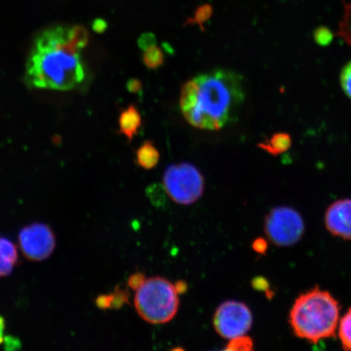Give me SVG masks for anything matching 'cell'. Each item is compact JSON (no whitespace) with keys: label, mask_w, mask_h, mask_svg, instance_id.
Here are the masks:
<instances>
[{"label":"cell","mask_w":351,"mask_h":351,"mask_svg":"<svg viewBox=\"0 0 351 351\" xmlns=\"http://www.w3.org/2000/svg\"><path fill=\"white\" fill-rule=\"evenodd\" d=\"M88 42L89 32L82 25L43 29L35 37L26 61V85L34 89H75L86 78L81 52Z\"/></svg>","instance_id":"obj_1"},{"label":"cell","mask_w":351,"mask_h":351,"mask_svg":"<svg viewBox=\"0 0 351 351\" xmlns=\"http://www.w3.org/2000/svg\"><path fill=\"white\" fill-rule=\"evenodd\" d=\"M245 97L243 77L230 70L217 69L183 85L180 108L195 128L219 130L236 120Z\"/></svg>","instance_id":"obj_2"},{"label":"cell","mask_w":351,"mask_h":351,"mask_svg":"<svg viewBox=\"0 0 351 351\" xmlns=\"http://www.w3.org/2000/svg\"><path fill=\"white\" fill-rule=\"evenodd\" d=\"M295 335L317 343L335 335L340 320V305L330 293L318 287L297 298L289 313Z\"/></svg>","instance_id":"obj_3"},{"label":"cell","mask_w":351,"mask_h":351,"mask_svg":"<svg viewBox=\"0 0 351 351\" xmlns=\"http://www.w3.org/2000/svg\"><path fill=\"white\" fill-rule=\"evenodd\" d=\"M134 306L145 322L152 324L171 322L179 308L178 293L169 280L155 276L136 291Z\"/></svg>","instance_id":"obj_4"},{"label":"cell","mask_w":351,"mask_h":351,"mask_svg":"<svg viewBox=\"0 0 351 351\" xmlns=\"http://www.w3.org/2000/svg\"><path fill=\"white\" fill-rule=\"evenodd\" d=\"M163 183L167 194L178 204H193L204 194L203 175L191 164L169 165L164 173Z\"/></svg>","instance_id":"obj_5"},{"label":"cell","mask_w":351,"mask_h":351,"mask_svg":"<svg viewBox=\"0 0 351 351\" xmlns=\"http://www.w3.org/2000/svg\"><path fill=\"white\" fill-rule=\"evenodd\" d=\"M265 231L271 243L280 247H289L295 245L304 236L305 223L295 209L278 207L267 214Z\"/></svg>","instance_id":"obj_6"},{"label":"cell","mask_w":351,"mask_h":351,"mask_svg":"<svg viewBox=\"0 0 351 351\" xmlns=\"http://www.w3.org/2000/svg\"><path fill=\"white\" fill-rule=\"evenodd\" d=\"M253 315L244 302H223L215 313L213 326L219 336L226 339L244 336L251 330Z\"/></svg>","instance_id":"obj_7"},{"label":"cell","mask_w":351,"mask_h":351,"mask_svg":"<svg viewBox=\"0 0 351 351\" xmlns=\"http://www.w3.org/2000/svg\"><path fill=\"white\" fill-rule=\"evenodd\" d=\"M19 241L21 253L30 261H46L56 247L54 231L41 222L25 226L19 232Z\"/></svg>","instance_id":"obj_8"},{"label":"cell","mask_w":351,"mask_h":351,"mask_svg":"<svg viewBox=\"0 0 351 351\" xmlns=\"http://www.w3.org/2000/svg\"><path fill=\"white\" fill-rule=\"evenodd\" d=\"M324 221L333 236L351 240V199L337 200L329 206Z\"/></svg>","instance_id":"obj_9"},{"label":"cell","mask_w":351,"mask_h":351,"mask_svg":"<svg viewBox=\"0 0 351 351\" xmlns=\"http://www.w3.org/2000/svg\"><path fill=\"white\" fill-rule=\"evenodd\" d=\"M143 123L142 116L138 109L134 104L121 112L119 117L120 133L130 143L133 141L135 136L138 134Z\"/></svg>","instance_id":"obj_10"},{"label":"cell","mask_w":351,"mask_h":351,"mask_svg":"<svg viewBox=\"0 0 351 351\" xmlns=\"http://www.w3.org/2000/svg\"><path fill=\"white\" fill-rule=\"evenodd\" d=\"M19 263V254L16 245L0 237V278L10 276Z\"/></svg>","instance_id":"obj_11"},{"label":"cell","mask_w":351,"mask_h":351,"mask_svg":"<svg viewBox=\"0 0 351 351\" xmlns=\"http://www.w3.org/2000/svg\"><path fill=\"white\" fill-rule=\"evenodd\" d=\"M292 146L291 136L284 132H279L258 143V147L269 155L278 156L287 152Z\"/></svg>","instance_id":"obj_12"},{"label":"cell","mask_w":351,"mask_h":351,"mask_svg":"<svg viewBox=\"0 0 351 351\" xmlns=\"http://www.w3.org/2000/svg\"><path fill=\"white\" fill-rule=\"evenodd\" d=\"M160 154L152 141H145L136 152L137 164L144 169L150 170L159 163Z\"/></svg>","instance_id":"obj_13"},{"label":"cell","mask_w":351,"mask_h":351,"mask_svg":"<svg viewBox=\"0 0 351 351\" xmlns=\"http://www.w3.org/2000/svg\"><path fill=\"white\" fill-rule=\"evenodd\" d=\"M213 14V7L210 3L202 4L195 11L194 16L189 17L184 25H197L201 32H205L204 24Z\"/></svg>","instance_id":"obj_14"},{"label":"cell","mask_w":351,"mask_h":351,"mask_svg":"<svg viewBox=\"0 0 351 351\" xmlns=\"http://www.w3.org/2000/svg\"><path fill=\"white\" fill-rule=\"evenodd\" d=\"M143 62L148 69L156 70L165 63V55L161 48L157 45L149 47L143 51Z\"/></svg>","instance_id":"obj_15"},{"label":"cell","mask_w":351,"mask_h":351,"mask_svg":"<svg viewBox=\"0 0 351 351\" xmlns=\"http://www.w3.org/2000/svg\"><path fill=\"white\" fill-rule=\"evenodd\" d=\"M337 332L342 348L351 350V308L340 319Z\"/></svg>","instance_id":"obj_16"},{"label":"cell","mask_w":351,"mask_h":351,"mask_svg":"<svg viewBox=\"0 0 351 351\" xmlns=\"http://www.w3.org/2000/svg\"><path fill=\"white\" fill-rule=\"evenodd\" d=\"M343 3L344 14L339 23L340 36L344 38V40L351 44V3L341 0Z\"/></svg>","instance_id":"obj_17"},{"label":"cell","mask_w":351,"mask_h":351,"mask_svg":"<svg viewBox=\"0 0 351 351\" xmlns=\"http://www.w3.org/2000/svg\"><path fill=\"white\" fill-rule=\"evenodd\" d=\"M253 348L254 342L251 337L244 335L230 339V341L228 343L226 350L234 351H250L252 350Z\"/></svg>","instance_id":"obj_18"},{"label":"cell","mask_w":351,"mask_h":351,"mask_svg":"<svg viewBox=\"0 0 351 351\" xmlns=\"http://www.w3.org/2000/svg\"><path fill=\"white\" fill-rule=\"evenodd\" d=\"M333 33L326 26H319L314 30L313 38L319 46L327 47L330 45L333 40Z\"/></svg>","instance_id":"obj_19"},{"label":"cell","mask_w":351,"mask_h":351,"mask_svg":"<svg viewBox=\"0 0 351 351\" xmlns=\"http://www.w3.org/2000/svg\"><path fill=\"white\" fill-rule=\"evenodd\" d=\"M340 84L346 95L351 99V60L341 70Z\"/></svg>","instance_id":"obj_20"},{"label":"cell","mask_w":351,"mask_h":351,"mask_svg":"<svg viewBox=\"0 0 351 351\" xmlns=\"http://www.w3.org/2000/svg\"><path fill=\"white\" fill-rule=\"evenodd\" d=\"M113 293V302L112 308L120 309L122 306L129 302V293L125 289L116 287Z\"/></svg>","instance_id":"obj_21"},{"label":"cell","mask_w":351,"mask_h":351,"mask_svg":"<svg viewBox=\"0 0 351 351\" xmlns=\"http://www.w3.org/2000/svg\"><path fill=\"white\" fill-rule=\"evenodd\" d=\"M156 44V37L153 33H143L138 39V46L143 51L147 50L149 47L155 46Z\"/></svg>","instance_id":"obj_22"},{"label":"cell","mask_w":351,"mask_h":351,"mask_svg":"<svg viewBox=\"0 0 351 351\" xmlns=\"http://www.w3.org/2000/svg\"><path fill=\"white\" fill-rule=\"evenodd\" d=\"M127 90L131 94L139 95L140 97L143 95V83L138 78H130L126 82Z\"/></svg>","instance_id":"obj_23"},{"label":"cell","mask_w":351,"mask_h":351,"mask_svg":"<svg viewBox=\"0 0 351 351\" xmlns=\"http://www.w3.org/2000/svg\"><path fill=\"white\" fill-rule=\"evenodd\" d=\"M113 302V293L101 295L95 300V304L101 310L111 309Z\"/></svg>","instance_id":"obj_24"},{"label":"cell","mask_w":351,"mask_h":351,"mask_svg":"<svg viewBox=\"0 0 351 351\" xmlns=\"http://www.w3.org/2000/svg\"><path fill=\"white\" fill-rule=\"evenodd\" d=\"M145 275L142 273H136L130 276L128 280V287L134 291H138V289L142 287V285L146 280Z\"/></svg>","instance_id":"obj_25"},{"label":"cell","mask_w":351,"mask_h":351,"mask_svg":"<svg viewBox=\"0 0 351 351\" xmlns=\"http://www.w3.org/2000/svg\"><path fill=\"white\" fill-rule=\"evenodd\" d=\"M252 287L258 291H265L266 293L269 292V285L265 278L258 276V278H254L252 280Z\"/></svg>","instance_id":"obj_26"},{"label":"cell","mask_w":351,"mask_h":351,"mask_svg":"<svg viewBox=\"0 0 351 351\" xmlns=\"http://www.w3.org/2000/svg\"><path fill=\"white\" fill-rule=\"evenodd\" d=\"M252 248L258 254H265L267 251V241L265 239L258 238L254 239L252 243Z\"/></svg>","instance_id":"obj_27"},{"label":"cell","mask_w":351,"mask_h":351,"mask_svg":"<svg viewBox=\"0 0 351 351\" xmlns=\"http://www.w3.org/2000/svg\"><path fill=\"white\" fill-rule=\"evenodd\" d=\"M3 343L8 350H16L21 348V341L14 337H4Z\"/></svg>","instance_id":"obj_28"},{"label":"cell","mask_w":351,"mask_h":351,"mask_svg":"<svg viewBox=\"0 0 351 351\" xmlns=\"http://www.w3.org/2000/svg\"><path fill=\"white\" fill-rule=\"evenodd\" d=\"M108 28L107 22L102 19L96 20L93 24V29L96 33H104Z\"/></svg>","instance_id":"obj_29"},{"label":"cell","mask_w":351,"mask_h":351,"mask_svg":"<svg viewBox=\"0 0 351 351\" xmlns=\"http://www.w3.org/2000/svg\"><path fill=\"white\" fill-rule=\"evenodd\" d=\"M176 291L178 293H185L188 289V285L184 280H178L177 283L174 285Z\"/></svg>","instance_id":"obj_30"},{"label":"cell","mask_w":351,"mask_h":351,"mask_svg":"<svg viewBox=\"0 0 351 351\" xmlns=\"http://www.w3.org/2000/svg\"><path fill=\"white\" fill-rule=\"evenodd\" d=\"M5 319L0 315V346L3 343L4 331H5Z\"/></svg>","instance_id":"obj_31"}]
</instances>
